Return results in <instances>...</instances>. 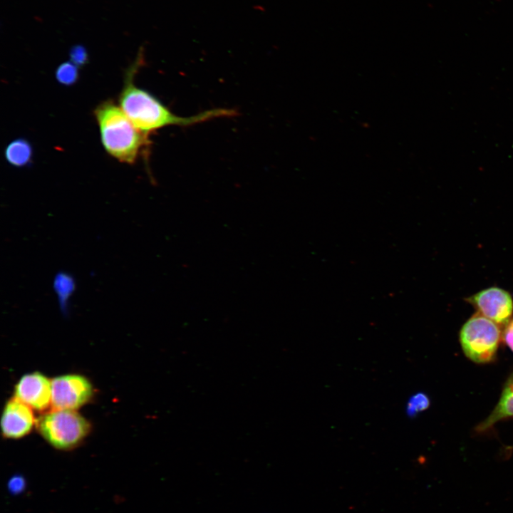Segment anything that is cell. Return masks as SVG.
I'll return each instance as SVG.
<instances>
[{
    "label": "cell",
    "mask_w": 513,
    "mask_h": 513,
    "mask_svg": "<svg viewBox=\"0 0 513 513\" xmlns=\"http://www.w3.org/2000/svg\"><path fill=\"white\" fill-rule=\"evenodd\" d=\"M93 393L90 382L84 376L68 374L51 380V405L54 410H75L88 403Z\"/></svg>",
    "instance_id": "5"
},
{
    "label": "cell",
    "mask_w": 513,
    "mask_h": 513,
    "mask_svg": "<svg viewBox=\"0 0 513 513\" xmlns=\"http://www.w3.org/2000/svg\"><path fill=\"white\" fill-rule=\"evenodd\" d=\"M4 155L11 165L22 167L28 165L31 161L33 147L26 139L17 138L6 145Z\"/></svg>",
    "instance_id": "10"
},
{
    "label": "cell",
    "mask_w": 513,
    "mask_h": 513,
    "mask_svg": "<svg viewBox=\"0 0 513 513\" xmlns=\"http://www.w3.org/2000/svg\"><path fill=\"white\" fill-rule=\"evenodd\" d=\"M105 151L120 162L133 164L149 144L148 135L138 130L123 110L110 100L94 110Z\"/></svg>",
    "instance_id": "2"
},
{
    "label": "cell",
    "mask_w": 513,
    "mask_h": 513,
    "mask_svg": "<svg viewBox=\"0 0 513 513\" xmlns=\"http://www.w3.org/2000/svg\"><path fill=\"white\" fill-rule=\"evenodd\" d=\"M34 423L29 406L15 397L7 401L1 419V429L4 437L21 438L30 432Z\"/></svg>",
    "instance_id": "8"
},
{
    "label": "cell",
    "mask_w": 513,
    "mask_h": 513,
    "mask_svg": "<svg viewBox=\"0 0 513 513\" xmlns=\"http://www.w3.org/2000/svg\"><path fill=\"white\" fill-rule=\"evenodd\" d=\"M500 338L498 324L478 312L464 323L460 332L464 353L477 363H486L494 359Z\"/></svg>",
    "instance_id": "4"
},
{
    "label": "cell",
    "mask_w": 513,
    "mask_h": 513,
    "mask_svg": "<svg viewBox=\"0 0 513 513\" xmlns=\"http://www.w3.org/2000/svg\"><path fill=\"white\" fill-rule=\"evenodd\" d=\"M511 417H513V374L504 385L497 405L490 415L476 428V430L480 432L485 431L499 420Z\"/></svg>",
    "instance_id": "9"
},
{
    "label": "cell",
    "mask_w": 513,
    "mask_h": 513,
    "mask_svg": "<svg viewBox=\"0 0 513 513\" xmlns=\"http://www.w3.org/2000/svg\"><path fill=\"white\" fill-rule=\"evenodd\" d=\"M71 61L78 67L83 66L88 60L86 48L81 45L73 46L69 53Z\"/></svg>",
    "instance_id": "14"
},
{
    "label": "cell",
    "mask_w": 513,
    "mask_h": 513,
    "mask_svg": "<svg viewBox=\"0 0 513 513\" xmlns=\"http://www.w3.org/2000/svg\"><path fill=\"white\" fill-rule=\"evenodd\" d=\"M78 68L72 62L62 63L56 70L55 76L57 81L67 86L75 84L79 77Z\"/></svg>",
    "instance_id": "12"
},
{
    "label": "cell",
    "mask_w": 513,
    "mask_h": 513,
    "mask_svg": "<svg viewBox=\"0 0 513 513\" xmlns=\"http://www.w3.org/2000/svg\"><path fill=\"white\" fill-rule=\"evenodd\" d=\"M53 286L56 294L59 307L63 314L68 310L69 299L75 291L76 282L73 276L65 271L58 272L54 279Z\"/></svg>",
    "instance_id": "11"
},
{
    "label": "cell",
    "mask_w": 513,
    "mask_h": 513,
    "mask_svg": "<svg viewBox=\"0 0 513 513\" xmlns=\"http://www.w3.org/2000/svg\"><path fill=\"white\" fill-rule=\"evenodd\" d=\"M15 398L36 410H43L51 403V381L39 372L23 375L14 389Z\"/></svg>",
    "instance_id": "7"
},
{
    "label": "cell",
    "mask_w": 513,
    "mask_h": 513,
    "mask_svg": "<svg viewBox=\"0 0 513 513\" xmlns=\"http://www.w3.org/2000/svg\"><path fill=\"white\" fill-rule=\"evenodd\" d=\"M430 405V400L424 393H418L413 395L407 405V413L410 416H414L417 413L426 410Z\"/></svg>",
    "instance_id": "13"
},
{
    "label": "cell",
    "mask_w": 513,
    "mask_h": 513,
    "mask_svg": "<svg viewBox=\"0 0 513 513\" xmlns=\"http://www.w3.org/2000/svg\"><path fill=\"white\" fill-rule=\"evenodd\" d=\"M138 61L127 73L119 95V106L134 125L146 135L170 125L190 126L218 118L235 115L234 110L225 108L208 110L195 115L182 117L172 113L156 97L136 86L133 76Z\"/></svg>",
    "instance_id": "1"
},
{
    "label": "cell",
    "mask_w": 513,
    "mask_h": 513,
    "mask_svg": "<svg viewBox=\"0 0 513 513\" xmlns=\"http://www.w3.org/2000/svg\"><path fill=\"white\" fill-rule=\"evenodd\" d=\"M503 338L506 345L513 351V318L506 324Z\"/></svg>",
    "instance_id": "15"
},
{
    "label": "cell",
    "mask_w": 513,
    "mask_h": 513,
    "mask_svg": "<svg viewBox=\"0 0 513 513\" xmlns=\"http://www.w3.org/2000/svg\"><path fill=\"white\" fill-rule=\"evenodd\" d=\"M482 316L498 325L507 324L513 312V300L510 294L498 287H490L467 298Z\"/></svg>",
    "instance_id": "6"
},
{
    "label": "cell",
    "mask_w": 513,
    "mask_h": 513,
    "mask_svg": "<svg viewBox=\"0 0 513 513\" xmlns=\"http://www.w3.org/2000/svg\"><path fill=\"white\" fill-rule=\"evenodd\" d=\"M39 433L52 446L68 450L78 445L90 432V423L72 410H54L36 421Z\"/></svg>",
    "instance_id": "3"
}]
</instances>
